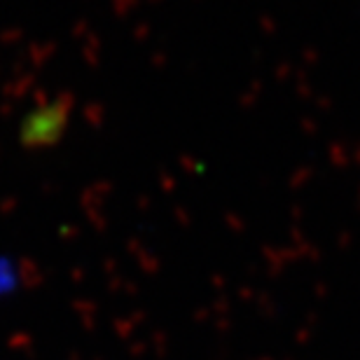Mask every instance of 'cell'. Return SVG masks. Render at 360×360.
Listing matches in <instances>:
<instances>
[{
    "label": "cell",
    "mask_w": 360,
    "mask_h": 360,
    "mask_svg": "<svg viewBox=\"0 0 360 360\" xmlns=\"http://www.w3.org/2000/svg\"><path fill=\"white\" fill-rule=\"evenodd\" d=\"M70 120V105L68 101H52V103H42L26 112L24 122L19 129L21 146L33 148H49L61 139Z\"/></svg>",
    "instance_id": "cell-1"
}]
</instances>
